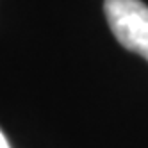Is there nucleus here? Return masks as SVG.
I'll return each instance as SVG.
<instances>
[{
	"label": "nucleus",
	"instance_id": "f257e3e1",
	"mask_svg": "<svg viewBox=\"0 0 148 148\" xmlns=\"http://www.w3.org/2000/svg\"><path fill=\"white\" fill-rule=\"evenodd\" d=\"M103 11L120 45L148 61V5L141 0H105Z\"/></svg>",
	"mask_w": 148,
	"mask_h": 148
},
{
	"label": "nucleus",
	"instance_id": "f03ea898",
	"mask_svg": "<svg viewBox=\"0 0 148 148\" xmlns=\"http://www.w3.org/2000/svg\"><path fill=\"white\" fill-rule=\"evenodd\" d=\"M0 148H11L9 143H7V139H5V136L2 134V130H0Z\"/></svg>",
	"mask_w": 148,
	"mask_h": 148
}]
</instances>
